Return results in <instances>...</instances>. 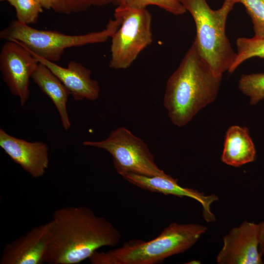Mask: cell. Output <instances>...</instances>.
Returning a JSON list of instances; mask_svg holds the SVG:
<instances>
[{"label":"cell","mask_w":264,"mask_h":264,"mask_svg":"<svg viewBox=\"0 0 264 264\" xmlns=\"http://www.w3.org/2000/svg\"><path fill=\"white\" fill-rule=\"evenodd\" d=\"M50 221L48 264H80L101 247L116 246L122 237L109 220L84 206L58 209Z\"/></svg>","instance_id":"1"},{"label":"cell","mask_w":264,"mask_h":264,"mask_svg":"<svg viewBox=\"0 0 264 264\" xmlns=\"http://www.w3.org/2000/svg\"><path fill=\"white\" fill-rule=\"evenodd\" d=\"M222 77L215 73L194 41L167 82L163 106L172 123L179 127L185 126L214 102Z\"/></svg>","instance_id":"2"},{"label":"cell","mask_w":264,"mask_h":264,"mask_svg":"<svg viewBox=\"0 0 264 264\" xmlns=\"http://www.w3.org/2000/svg\"><path fill=\"white\" fill-rule=\"evenodd\" d=\"M207 230L197 223H170L155 238L144 241L132 239L106 252L95 251L92 264H157L192 247Z\"/></svg>","instance_id":"3"},{"label":"cell","mask_w":264,"mask_h":264,"mask_svg":"<svg viewBox=\"0 0 264 264\" xmlns=\"http://www.w3.org/2000/svg\"><path fill=\"white\" fill-rule=\"evenodd\" d=\"M192 15L196 25L194 41L202 57L215 74L228 71L236 56L225 33L229 13L238 0H224L217 10L212 9L206 0H179Z\"/></svg>","instance_id":"4"},{"label":"cell","mask_w":264,"mask_h":264,"mask_svg":"<svg viewBox=\"0 0 264 264\" xmlns=\"http://www.w3.org/2000/svg\"><path fill=\"white\" fill-rule=\"evenodd\" d=\"M120 24L121 19L115 17L101 31L71 35L54 30L36 29L14 20L1 30L0 38L18 41L32 53L56 63L67 48L106 42L111 38Z\"/></svg>","instance_id":"5"},{"label":"cell","mask_w":264,"mask_h":264,"mask_svg":"<svg viewBox=\"0 0 264 264\" xmlns=\"http://www.w3.org/2000/svg\"><path fill=\"white\" fill-rule=\"evenodd\" d=\"M114 17L121 19L118 29L111 37L109 66L126 69L153 40L152 16L145 9H134L119 4Z\"/></svg>","instance_id":"6"},{"label":"cell","mask_w":264,"mask_h":264,"mask_svg":"<svg viewBox=\"0 0 264 264\" xmlns=\"http://www.w3.org/2000/svg\"><path fill=\"white\" fill-rule=\"evenodd\" d=\"M83 144L102 149L110 153L114 169L121 176L127 174L147 176L167 175L155 163L147 143L125 127L114 130L104 140L85 141Z\"/></svg>","instance_id":"7"},{"label":"cell","mask_w":264,"mask_h":264,"mask_svg":"<svg viewBox=\"0 0 264 264\" xmlns=\"http://www.w3.org/2000/svg\"><path fill=\"white\" fill-rule=\"evenodd\" d=\"M0 52V70L10 92L20 99L23 107L30 96V80L39 62L22 44L7 40Z\"/></svg>","instance_id":"8"},{"label":"cell","mask_w":264,"mask_h":264,"mask_svg":"<svg viewBox=\"0 0 264 264\" xmlns=\"http://www.w3.org/2000/svg\"><path fill=\"white\" fill-rule=\"evenodd\" d=\"M258 223L246 220L233 228L223 237V245L216 257L218 264H263L259 249Z\"/></svg>","instance_id":"9"},{"label":"cell","mask_w":264,"mask_h":264,"mask_svg":"<svg viewBox=\"0 0 264 264\" xmlns=\"http://www.w3.org/2000/svg\"><path fill=\"white\" fill-rule=\"evenodd\" d=\"M51 222L36 226L4 246L0 264H43L45 263Z\"/></svg>","instance_id":"10"},{"label":"cell","mask_w":264,"mask_h":264,"mask_svg":"<svg viewBox=\"0 0 264 264\" xmlns=\"http://www.w3.org/2000/svg\"><path fill=\"white\" fill-rule=\"evenodd\" d=\"M0 146L16 164L31 176L42 177L49 166L48 147L41 141L28 142L0 129Z\"/></svg>","instance_id":"11"},{"label":"cell","mask_w":264,"mask_h":264,"mask_svg":"<svg viewBox=\"0 0 264 264\" xmlns=\"http://www.w3.org/2000/svg\"><path fill=\"white\" fill-rule=\"evenodd\" d=\"M122 177L132 184L152 193L193 198L202 206V216L207 222L216 220L215 215L211 209L212 204L218 200L215 195H206L193 189L182 187L178 183L177 179L168 174L164 176H147L127 174Z\"/></svg>","instance_id":"12"},{"label":"cell","mask_w":264,"mask_h":264,"mask_svg":"<svg viewBox=\"0 0 264 264\" xmlns=\"http://www.w3.org/2000/svg\"><path fill=\"white\" fill-rule=\"evenodd\" d=\"M32 54L61 80L75 101L85 99L94 101L99 97L100 88L98 82L91 78L90 70L81 63L71 61L66 67H64Z\"/></svg>","instance_id":"13"},{"label":"cell","mask_w":264,"mask_h":264,"mask_svg":"<svg viewBox=\"0 0 264 264\" xmlns=\"http://www.w3.org/2000/svg\"><path fill=\"white\" fill-rule=\"evenodd\" d=\"M256 157L255 146L247 128L238 125L229 127L226 132L222 162L239 167L254 162Z\"/></svg>","instance_id":"14"},{"label":"cell","mask_w":264,"mask_h":264,"mask_svg":"<svg viewBox=\"0 0 264 264\" xmlns=\"http://www.w3.org/2000/svg\"><path fill=\"white\" fill-rule=\"evenodd\" d=\"M41 90L47 96L57 109L65 130L69 129L71 123L66 103L70 93L61 80L44 65L39 63L32 78Z\"/></svg>","instance_id":"15"},{"label":"cell","mask_w":264,"mask_h":264,"mask_svg":"<svg viewBox=\"0 0 264 264\" xmlns=\"http://www.w3.org/2000/svg\"><path fill=\"white\" fill-rule=\"evenodd\" d=\"M236 56L228 72L233 73L237 68L247 60L259 57L264 58V39L255 37H241L236 41Z\"/></svg>","instance_id":"16"},{"label":"cell","mask_w":264,"mask_h":264,"mask_svg":"<svg viewBox=\"0 0 264 264\" xmlns=\"http://www.w3.org/2000/svg\"><path fill=\"white\" fill-rule=\"evenodd\" d=\"M241 91L248 96L251 105H255L264 99V73L242 74L238 82Z\"/></svg>","instance_id":"17"},{"label":"cell","mask_w":264,"mask_h":264,"mask_svg":"<svg viewBox=\"0 0 264 264\" xmlns=\"http://www.w3.org/2000/svg\"><path fill=\"white\" fill-rule=\"evenodd\" d=\"M16 10L17 20L29 25L37 22L43 6L39 0H7Z\"/></svg>","instance_id":"18"},{"label":"cell","mask_w":264,"mask_h":264,"mask_svg":"<svg viewBox=\"0 0 264 264\" xmlns=\"http://www.w3.org/2000/svg\"><path fill=\"white\" fill-rule=\"evenodd\" d=\"M120 4L134 9H145L154 5L175 15H182L186 11L179 0H123Z\"/></svg>","instance_id":"19"},{"label":"cell","mask_w":264,"mask_h":264,"mask_svg":"<svg viewBox=\"0 0 264 264\" xmlns=\"http://www.w3.org/2000/svg\"><path fill=\"white\" fill-rule=\"evenodd\" d=\"M250 17L254 37L264 39V0H238Z\"/></svg>","instance_id":"20"},{"label":"cell","mask_w":264,"mask_h":264,"mask_svg":"<svg viewBox=\"0 0 264 264\" xmlns=\"http://www.w3.org/2000/svg\"><path fill=\"white\" fill-rule=\"evenodd\" d=\"M74 7L79 12L92 6H103L109 4L119 5L123 0H71Z\"/></svg>","instance_id":"21"},{"label":"cell","mask_w":264,"mask_h":264,"mask_svg":"<svg viewBox=\"0 0 264 264\" xmlns=\"http://www.w3.org/2000/svg\"><path fill=\"white\" fill-rule=\"evenodd\" d=\"M258 224L260 234L259 249L262 254L264 255V220Z\"/></svg>","instance_id":"22"},{"label":"cell","mask_w":264,"mask_h":264,"mask_svg":"<svg viewBox=\"0 0 264 264\" xmlns=\"http://www.w3.org/2000/svg\"><path fill=\"white\" fill-rule=\"evenodd\" d=\"M44 8L52 9L55 0H39Z\"/></svg>","instance_id":"23"},{"label":"cell","mask_w":264,"mask_h":264,"mask_svg":"<svg viewBox=\"0 0 264 264\" xmlns=\"http://www.w3.org/2000/svg\"><path fill=\"white\" fill-rule=\"evenodd\" d=\"M0 1H6L7 0H0Z\"/></svg>","instance_id":"24"}]
</instances>
